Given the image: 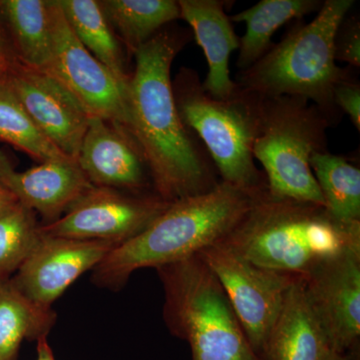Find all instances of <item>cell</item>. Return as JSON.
I'll return each mask as SVG.
<instances>
[{
    "mask_svg": "<svg viewBox=\"0 0 360 360\" xmlns=\"http://www.w3.org/2000/svg\"><path fill=\"white\" fill-rule=\"evenodd\" d=\"M77 162L94 186L146 193L150 175L141 148L124 127L90 117Z\"/></svg>",
    "mask_w": 360,
    "mask_h": 360,
    "instance_id": "14",
    "label": "cell"
},
{
    "mask_svg": "<svg viewBox=\"0 0 360 360\" xmlns=\"http://www.w3.org/2000/svg\"><path fill=\"white\" fill-rule=\"evenodd\" d=\"M49 9L52 61L47 75L65 85L90 117L103 118L129 131V82L116 77L85 49L68 25L58 0L49 1Z\"/></svg>",
    "mask_w": 360,
    "mask_h": 360,
    "instance_id": "8",
    "label": "cell"
},
{
    "mask_svg": "<svg viewBox=\"0 0 360 360\" xmlns=\"http://www.w3.org/2000/svg\"><path fill=\"white\" fill-rule=\"evenodd\" d=\"M98 4L110 27L132 54L180 18L179 2L174 0H103Z\"/></svg>",
    "mask_w": 360,
    "mask_h": 360,
    "instance_id": "20",
    "label": "cell"
},
{
    "mask_svg": "<svg viewBox=\"0 0 360 360\" xmlns=\"http://www.w3.org/2000/svg\"><path fill=\"white\" fill-rule=\"evenodd\" d=\"M302 281L328 347L354 359L360 338V250L329 258Z\"/></svg>",
    "mask_w": 360,
    "mask_h": 360,
    "instance_id": "12",
    "label": "cell"
},
{
    "mask_svg": "<svg viewBox=\"0 0 360 360\" xmlns=\"http://www.w3.org/2000/svg\"><path fill=\"white\" fill-rule=\"evenodd\" d=\"M4 77H6V68H4V60L0 58V82L4 79Z\"/></svg>",
    "mask_w": 360,
    "mask_h": 360,
    "instance_id": "31",
    "label": "cell"
},
{
    "mask_svg": "<svg viewBox=\"0 0 360 360\" xmlns=\"http://www.w3.org/2000/svg\"><path fill=\"white\" fill-rule=\"evenodd\" d=\"M169 205L155 193H124L94 186L65 215L39 225V232L49 238L110 241L120 245L144 231Z\"/></svg>",
    "mask_w": 360,
    "mask_h": 360,
    "instance_id": "10",
    "label": "cell"
},
{
    "mask_svg": "<svg viewBox=\"0 0 360 360\" xmlns=\"http://www.w3.org/2000/svg\"><path fill=\"white\" fill-rule=\"evenodd\" d=\"M335 61L347 63L350 68H360V20L359 14L345 16L335 39Z\"/></svg>",
    "mask_w": 360,
    "mask_h": 360,
    "instance_id": "26",
    "label": "cell"
},
{
    "mask_svg": "<svg viewBox=\"0 0 360 360\" xmlns=\"http://www.w3.org/2000/svg\"><path fill=\"white\" fill-rule=\"evenodd\" d=\"M262 122L253 158L264 167L267 191L277 198L323 205L310 158L328 151L333 127L316 105L302 97H262Z\"/></svg>",
    "mask_w": 360,
    "mask_h": 360,
    "instance_id": "7",
    "label": "cell"
},
{
    "mask_svg": "<svg viewBox=\"0 0 360 360\" xmlns=\"http://www.w3.org/2000/svg\"><path fill=\"white\" fill-rule=\"evenodd\" d=\"M156 270L165 290V321L188 343L193 360H262L200 255Z\"/></svg>",
    "mask_w": 360,
    "mask_h": 360,
    "instance_id": "6",
    "label": "cell"
},
{
    "mask_svg": "<svg viewBox=\"0 0 360 360\" xmlns=\"http://www.w3.org/2000/svg\"><path fill=\"white\" fill-rule=\"evenodd\" d=\"M37 341V360H56L51 345H49V341H47V335L41 336Z\"/></svg>",
    "mask_w": 360,
    "mask_h": 360,
    "instance_id": "29",
    "label": "cell"
},
{
    "mask_svg": "<svg viewBox=\"0 0 360 360\" xmlns=\"http://www.w3.org/2000/svg\"><path fill=\"white\" fill-rule=\"evenodd\" d=\"M333 98L342 115L349 116L355 129L360 131V84L352 70L336 84Z\"/></svg>",
    "mask_w": 360,
    "mask_h": 360,
    "instance_id": "27",
    "label": "cell"
},
{
    "mask_svg": "<svg viewBox=\"0 0 360 360\" xmlns=\"http://www.w3.org/2000/svg\"><path fill=\"white\" fill-rule=\"evenodd\" d=\"M180 18L193 30L198 45L207 59L208 73L202 89L213 98L226 99L233 96L238 85L232 79L229 60L239 49L240 37L225 13L227 2L221 0H179Z\"/></svg>",
    "mask_w": 360,
    "mask_h": 360,
    "instance_id": "16",
    "label": "cell"
},
{
    "mask_svg": "<svg viewBox=\"0 0 360 360\" xmlns=\"http://www.w3.org/2000/svg\"><path fill=\"white\" fill-rule=\"evenodd\" d=\"M220 243L252 264L302 278L329 258L360 250V222L341 221L326 206L277 198L266 188Z\"/></svg>",
    "mask_w": 360,
    "mask_h": 360,
    "instance_id": "2",
    "label": "cell"
},
{
    "mask_svg": "<svg viewBox=\"0 0 360 360\" xmlns=\"http://www.w3.org/2000/svg\"><path fill=\"white\" fill-rule=\"evenodd\" d=\"M56 315L20 292L11 281L0 283V360H18L25 340L49 335Z\"/></svg>",
    "mask_w": 360,
    "mask_h": 360,
    "instance_id": "21",
    "label": "cell"
},
{
    "mask_svg": "<svg viewBox=\"0 0 360 360\" xmlns=\"http://www.w3.org/2000/svg\"><path fill=\"white\" fill-rule=\"evenodd\" d=\"M321 360H354L352 357L348 356L347 354H340V352H336L335 350L330 349V348H328L324 352L323 356H322Z\"/></svg>",
    "mask_w": 360,
    "mask_h": 360,
    "instance_id": "30",
    "label": "cell"
},
{
    "mask_svg": "<svg viewBox=\"0 0 360 360\" xmlns=\"http://www.w3.org/2000/svg\"><path fill=\"white\" fill-rule=\"evenodd\" d=\"M323 4L319 0H262L255 6L234 14L231 20L246 25L240 37L236 66L248 70L271 49L272 37L279 27L291 20H302L319 11Z\"/></svg>",
    "mask_w": 360,
    "mask_h": 360,
    "instance_id": "18",
    "label": "cell"
},
{
    "mask_svg": "<svg viewBox=\"0 0 360 360\" xmlns=\"http://www.w3.org/2000/svg\"><path fill=\"white\" fill-rule=\"evenodd\" d=\"M116 245L110 241L41 236L39 245L11 277V283L28 300L51 309L52 303L78 277L96 269Z\"/></svg>",
    "mask_w": 360,
    "mask_h": 360,
    "instance_id": "13",
    "label": "cell"
},
{
    "mask_svg": "<svg viewBox=\"0 0 360 360\" xmlns=\"http://www.w3.org/2000/svg\"><path fill=\"white\" fill-rule=\"evenodd\" d=\"M0 13L6 20L13 44L9 46L16 58L30 68L49 73L52 61L49 1L4 0L0 1Z\"/></svg>",
    "mask_w": 360,
    "mask_h": 360,
    "instance_id": "19",
    "label": "cell"
},
{
    "mask_svg": "<svg viewBox=\"0 0 360 360\" xmlns=\"http://www.w3.org/2000/svg\"><path fill=\"white\" fill-rule=\"evenodd\" d=\"M0 58L9 85L37 127L65 155L77 161L90 116L65 85L21 63L0 32Z\"/></svg>",
    "mask_w": 360,
    "mask_h": 360,
    "instance_id": "11",
    "label": "cell"
},
{
    "mask_svg": "<svg viewBox=\"0 0 360 360\" xmlns=\"http://www.w3.org/2000/svg\"><path fill=\"white\" fill-rule=\"evenodd\" d=\"M0 141L13 144L41 163L75 160L47 139L6 79L0 82Z\"/></svg>",
    "mask_w": 360,
    "mask_h": 360,
    "instance_id": "24",
    "label": "cell"
},
{
    "mask_svg": "<svg viewBox=\"0 0 360 360\" xmlns=\"http://www.w3.org/2000/svg\"><path fill=\"white\" fill-rule=\"evenodd\" d=\"M66 20L77 39L120 80L129 82L122 47L106 20L98 1L58 0Z\"/></svg>",
    "mask_w": 360,
    "mask_h": 360,
    "instance_id": "22",
    "label": "cell"
},
{
    "mask_svg": "<svg viewBox=\"0 0 360 360\" xmlns=\"http://www.w3.org/2000/svg\"><path fill=\"white\" fill-rule=\"evenodd\" d=\"M191 40L187 30L162 28L134 52L129 86V134L141 148L155 195L169 203L207 193L220 182L212 158L175 103L170 71Z\"/></svg>",
    "mask_w": 360,
    "mask_h": 360,
    "instance_id": "1",
    "label": "cell"
},
{
    "mask_svg": "<svg viewBox=\"0 0 360 360\" xmlns=\"http://www.w3.org/2000/svg\"><path fill=\"white\" fill-rule=\"evenodd\" d=\"M354 6V0H326L309 23L295 21L283 39L234 82L240 89L262 97H302L338 124L342 113L336 108V84L352 71L340 68L335 58L336 32Z\"/></svg>",
    "mask_w": 360,
    "mask_h": 360,
    "instance_id": "4",
    "label": "cell"
},
{
    "mask_svg": "<svg viewBox=\"0 0 360 360\" xmlns=\"http://www.w3.org/2000/svg\"><path fill=\"white\" fill-rule=\"evenodd\" d=\"M198 255L219 281L251 347L260 357L286 295L300 277L252 264L221 243Z\"/></svg>",
    "mask_w": 360,
    "mask_h": 360,
    "instance_id": "9",
    "label": "cell"
},
{
    "mask_svg": "<svg viewBox=\"0 0 360 360\" xmlns=\"http://www.w3.org/2000/svg\"><path fill=\"white\" fill-rule=\"evenodd\" d=\"M40 239L34 212L21 203L0 217V283L11 281Z\"/></svg>",
    "mask_w": 360,
    "mask_h": 360,
    "instance_id": "25",
    "label": "cell"
},
{
    "mask_svg": "<svg viewBox=\"0 0 360 360\" xmlns=\"http://www.w3.org/2000/svg\"><path fill=\"white\" fill-rule=\"evenodd\" d=\"M324 206L335 219L360 222V169L345 156L324 151L310 158Z\"/></svg>",
    "mask_w": 360,
    "mask_h": 360,
    "instance_id": "23",
    "label": "cell"
},
{
    "mask_svg": "<svg viewBox=\"0 0 360 360\" xmlns=\"http://www.w3.org/2000/svg\"><path fill=\"white\" fill-rule=\"evenodd\" d=\"M172 89L180 118L205 146L220 181L252 195L266 189V177L253 158L262 96L238 86L229 98H213L203 90L198 71L187 68L180 70Z\"/></svg>",
    "mask_w": 360,
    "mask_h": 360,
    "instance_id": "5",
    "label": "cell"
},
{
    "mask_svg": "<svg viewBox=\"0 0 360 360\" xmlns=\"http://www.w3.org/2000/svg\"><path fill=\"white\" fill-rule=\"evenodd\" d=\"M18 203L20 201L18 198L6 186L0 184V217L11 212Z\"/></svg>",
    "mask_w": 360,
    "mask_h": 360,
    "instance_id": "28",
    "label": "cell"
},
{
    "mask_svg": "<svg viewBox=\"0 0 360 360\" xmlns=\"http://www.w3.org/2000/svg\"><path fill=\"white\" fill-rule=\"evenodd\" d=\"M0 184L21 205L53 221L61 217L84 193L91 188L75 160L42 162L25 172H16L0 148Z\"/></svg>",
    "mask_w": 360,
    "mask_h": 360,
    "instance_id": "15",
    "label": "cell"
},
{
    "mask_svg": "<svg viewBox=\"0 0 360 360\" xmlns=\"http://www.w3.org/2000/svg\"><path fill=\"white\" fill-rule=\"evenodd\" d=\"M253 196L220 181L207 193L170 203L144 231L116 245L96 265L94 281L118 288L135 270L158 269L200 255L231 233L250 210Z\"/></svg>",
    "mask_w": 360,
    "mask_h": 360,
    "instance_id": "3",
    "label": "cell"
},
{
    "mask_svg": "<svg viewBox=\"0 0 360 360\" xmlns=\"http://www.w3.org/2000/svg\"><path fill=\"white\" fill-rule=\"evenodd\" d=\"M328 348L305 297L302 278H298L286 295L260 359L321 360Z\"/></svg>",
    "mask_w": 360,
    "mask_h": 360,
    "instance_id": "17",
    "label": "cell"
}]
</instances>
